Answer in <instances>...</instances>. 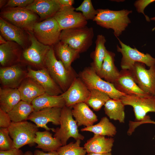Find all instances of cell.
<instances>
[{
	"label": "cell",
	"instance_id": "1",
	"mask_svg": "<svg viewBox=\"0 0 155 155\" xmlns=\"http://www.w3.org/2000/svg\"><path fill=\"white\" fill-rule=\"evenodd\" d=\"M97 10L98 13L93 21L101 27L113 30L116 37L121 35L131 22L128 15L132 13L131 10L123 9L115 11L108 9Z\"/></svg>",
	"mask_w": 155,
	"mask_h": 155
},
{
	"label": "cell",
	"instance_id": "2",
	"mask_svg": "<svg viewBox=\"0 0 155 155\" xmlns=\"http://www.w3.org/2000/svg\"><path fill=\"white\" fill-rule=\"evenodd\" d=\"M44 67L63 92L66 91L77 77L73 69L67 70L62 62L56 57L53 46H51L46 58Z\"/></svg>",
	"mask_w": 155,
	"mask_h": 155
},
{
	"label": "cell",
	"instance_id": "3",
	"mask_svg": "<svg viewBox=\"0 0 155 155\" xmlns=\"http://www.w3.org/2000/svg\"><path fill=\"white\" fill-rule=\"evenodd\" d=\"M94 36L93 28L86 26L62 30L59 39L60 41L80 53L86 51L92 45Z\"/></svg>",
	"mask_w": 155,
	"mask_h": 155
},
{
	"label": "cell",
	"instance_id": "4",
	"mask_svg": "<svg viewBox=\"0 0 155 155\" xmlns=\"http://www.w3.org/2000/svg\"><path fill=\"white\" fill-rule=\"evenodd\" d=\"M4 8L1 12V17L26 31H32L34 24L38 22V15L25 7Z\"/></svg>",
	"mask_w": 155,
	"mask_h": 155
},
{
	"label": "cell",
	"instance_id": "5",
	"mask_svg": "<svg viewBox=\"0 0 155 155\" xmlns=\"http://www.w3.org/2000/svg\"><path fill=\"white\" fill-rule=\"evenodd\" d=\"M71 107L65 106L61 109L60 119V127L55 129L54 137L61 142L63 146L67 144L70 138L75 140H83L84 136L80 133L77 122L73 118Z\"/></svg>",
	"mask_w": 155,
	"mask_h": 155
},
{
	"label": "cell",
	"instance_id": "6",
	"mask_svg": "<svg viewBox=\"0 0 155 155\" xmlns=\"http://www.w3.org/2000/svg\"><path fill=\"white\" fill-rule=\"evenodd\" d=\"M79 77L89 90H99L106 94L110 98L118 100L126 95L118 91L112 83L103 80L91 66L84 68Z\"/></svg>",
	"mask_w": 155,
	"mask_h": 155
},
{
	"label": "cell",
	"instance_id": "7",
	"mask_svg": "<svg viewBox=\"0 0 155 155\" xmlns=\"http://www.w3.org/2000/svg\"><path fill=\"white\" fill-rule=\"evenodd\" d=\"M38 128L35 124L26 121L12 122L8 129L13 141L14 148L20 149L25 145L35 143L36 133Z\"/></svg>",
	"mask_w": 155,
	"mask_h": 155
},
{
	"label": "cell",
	"instance_id": "8",
	"mask_svg": "<svg viewBox=\"0 0 155 155\" xmlns=\"http://www.w3.org/2000/svg\"><path fill=\"white\" fill-rule=\"evenodd\" d=\"M61 31L57 22L53 17L36 23L32 32L34 36L40 43L52 46L60 41Z\"/></svg>",
	"mask_w": 155,
	"mask_h": 155
},
{
	"label": "cell",
	"instance_id": "9",
	"mask_svg": "<svg viewBox=\"0 0 155 155\" xmlns=\"http://www.w3.org/2000/svg\"><path fill=\"white\" fill-rule=\"evenodd\" d=\"M118 39L121 47L117 44V51L122 55L121 62L122 69L129 70L136 62L143 63L149 67L155 65V58L150 54L141 52L135 48H132L125 44L119 38Z\"/></svg>",
	"mask_w": 155,
	"mask_h": 155
},
{
	"label": "cell",
	"instance_id": "10",
	"mask_svg": "<svg viewBox=\"0 0 155 155\" xmlns=\"http://www.w3.org/2000/svg\"><path fill=\"white\" fill-rule=\"evenodd\" d=\"M146 68L145 64L135 63L129 69L139 88L145 94L155 95V65Z\"/></svg>",
	"mask_w": 155,
	"mask_h": 155
},
{
	"label": "cell",
	"instance_id": "11",
	"mask_svg": "<svg viewBox=\"0 0 155 155\" xmlns=\"http://www.w3.org/2000/svg\"><path fill=\"white\" fill-rule=\"evenodd\" d=\"M120 99L125 106L133 107L136 121H142L148 112L155 113V95H127Z\"/></svg>",
	"mask_w": 155,
	"mask_h": 155
},
{
	"label": "cell",
	"instance_id": "12",
	"mask_svg": "<svg viewBox=\"0 0 155 155\" xmlns=\"http://www.w3.org/2000/svg\"><path fill=\"white\" fill-rule=\"evenodd\" d=\"M30 44L24 49L22 56L27 62L41 68L44 67L46 55L51 46L45 45L39 42L34 36L32 31H28Z\"/></svg>",
	"mask_w": 155,
	"mask_h": 155
},
{
	"label": "cell",
	"instance_id": "13",
	"mask_svg": "<svg viewBox=\"0 0 155 155\" xmlns=\"http://www.w3.org/2000/svg\"><path fill=\"white\" fill-rule=\"evenodd\" d=\"M72 6H62L53 17L61 30L86 26L87 21L82 13L75 11Z\"/></svg>",
	"mask_w": 155,
	"mask_h": 155
},
{
	"label": "cell",
	"instance_id": "14",
	"mask_svg": "<svg viewBox=\"0 0 155 155\" xmlns=\"http://www.w3.org/2000/svg\"><path fill=\"white\" fill-rule=\"evenodd\" d=\"M61 95L65 106L72 107L77 103L86 102L90 97V91L79 77H77L67 90Z\"/></svg>",
	"mask_w": 155,
	"mask_h": 155
},
{
	"label": "cell",
	"instance_id": "15",
	"mask_svg": "<svg viewBox=\"0 0 155 155\" xmlns=\"http://www.w3.org/2000/svg\"><path fill=\"white\" fill-rule=\"evenodd\" d=\"M1 35L7 41L15 42L24 49L30 42L28 31L18 27L2 18H0Z\"/></svg>",
	"mask_w": 155,
	"mask_h": 155
},
{
	"label": "cell",
	"instance_id": "16",
	"mask_svg": "<svg viewBox=\"0 0 155 155\" xmlns=\"http://www.w3.org/2000/svg\"><path fill=\"white\" fill-rule=\"evenodd\" d=\"M61 109L53 107L34 111L29 115L28 120L33 122L38 127L43 128L48 131L51 130L54 132L55 129L49 127L46 124L49 122H51L55 125H60Z\"/></svg>",
	"mask_w": 155,
	"mask_h": 155
},
{
	"label": "cell",
	"instance_id": "17",
	"mask_svg": "<svg viewBox=\"0 0 155 155\" xmlns=\"http://www.w3.org/2000/svg\"><path fill=\"white\" fill-rule=\"evenodd\" d=\"M27 71L17 64L12 66L1 67L0 69L1 83L4 88H18L27 78Z\"/></svg>",
	"mask_w": 155,
	"mask_h": 155
},
{
	"label": "cell",
	"instance_id": "18",
	"mask_svg": "<svg viewBox=\"0 0 155 155\" xmlns=\"http://www.w3.org/2000/svg\"><path fill=\"white\" fill-rule=\"evenodd\" d=\"M27 77L35 80L43 88L45 93L49 95L58 96L63 93L45 67L36 70L28 67Z\"/></svg>",
	"mask_w": 155,
	"mask_h": 155
},
{
	"label": "cell",
	"instance_id": "19",
	"mask_svg": "<svg viewBox=\"0 0 155 155\" xmlns=\"http://www.w3.org/2000/svg\"><path fill=\"white\" fill-rule=\"evenodd\" d=\"M62 6L58 0H34L25 8L37 14L42 21L53 17Z\"/></svg>",
	"mask_w": 155,
	"mask_h": 155
},
{
	"label": "cell",
	"instance_id": "20",
	"mask_svg": "<svg viewBox=\"0 0 155 155\" xmlns=\"http://www.w3.org/2000/svg\"><path fill=\"white\" fill-rule=\"evenodd\" d=\"M112 84L118 91L126 95L144 96L148 94L139 88L129 70H121L118 78Z\"/></svg>",
	"mask_w": 155,
	"mask_h": 155
},
{
	"label": "cell",
	"instance_id": "21",
	"mask_svg": "<svg viewBox=\"0 0 155 155\" xmlns=\"http://www.w3.org/2000/svg\"><path fill=\"white\" fill-rule=\"evenodd\" d=\"M22 48L17 43L7 41L0 45V63L2 67L12 66L19 62Z\"/></svg>",
	"mask_w": 155,
	"mask_h": 155
},
{
	"label": "cell",
	"instance_id": "22",
	"mask_svg": "<svg viewBox=\"0 0 155 155\" xmlns=\"http://www.w3.org/2000/svg\"><path fill=\"white\" fill-rule=\"evenodd\" d=\"M72 107V113L78 126L89 127L98 121L97 116L85 102L77 103Z\"/></svg>",
	"mask_w": 155,
	"mask_h": 155
},
{
	"label": "cell",
	"instance_id": "23",
	"mask_svg": "<svg viewBox=\"0 0 155 155\" xmlns=\"http://www.w3.org/2000/svg\"><path fill=\"white\" fill-rule=\"evenodd\" d=\"M21 100L31 104L32 101L45 92L41 86L34 80L27 77L18 88Z\"/></svg>",
	"mask_w": 155,
	"mask_h": 155
},
{
	"label": "cell",
	"instance_id": "24",
	"mask_svg": "<svg viewBox=\"0 0 155 155\" xmlns=\"http://www.w3.org/2000/svg\"><path fill=\"white\" fill-rule=\"evenodd\" d=\"M114 142L112 137L106 138L104 136L94 134L87 141L84 147L87 153H107L111 152Z\"/></svg>",
	"mask_w": 155,
	"mask_h": 155
},
{
	"label": "cell",
	"instance_id": "25",
	"mask_svg": "<svg viewBox=\"0 0 155 155\" xmlns=\"http://www.w3.org/2000/svg\"><path fill=\"white\" fill-rule=\"evenodd\" d=\"M115 56V53L107 50L100 70L97 73L101 78L111 83L117 80L120 74V71L114 63Z\"/></svg>",
	"mask_w": 155,
	"mask_h": 155
},
{
	"label": "cell",
	"instance_id": "26",
	"mask_svg": "<svg viewBox=\"0 0 155 155\" xmlns=\"http://www.w3.org/2000/svg\"><path fill=\"white\" fill-rule=\"evenodd\" d=\"M31 104L34 111L53 107L62 108L65 106V101L61 94L52 96L46 93L34 99Z\"/></svg>",
	"mask_w": 155,
	"mask_h": 155
},
{
	"label": "cell",
	"instance_id": "27",
	"mask_svg": "<svg viewBox=\"0 0 155 155\" xmlns=\"http://www.w3.org/2000/svg\"><path fill=\"white\" fill-rule=\"evenodd\" d=\"M21 100L18 88H0V108L8 113Z\"/></svg>",
	"mask_w": 155,
	"mask_h": 155
},
{
	"label": "cell",
	"instance_id": "28",
	"mask_svg": "<svg viewBox=\"0 0 155 155\" xmlns=\"http://www.w3.org/2000/svg\"><path fill=\"white\" fill-rule=\"evenodd\" d=\"M54 46L55 52L65 68L68 70L72 69L71 63L79 57V52L60 41Z\"/></svg>",
	"mask_w": 155,
	"mask_h": 155
},
{
	"label": "cell",
	"instance_id": "29",
	"mask_svg": "<svg viewBox=\"0 0 155 155\" xmlns=\"http://www.w3.org/2000/svg\"><path fill=\"white\" fill-rule=\"evenodd\" d=\"M34 142L37 145L36 148H41L48 152L57 151L63 146L60 141L52 136L49 131H38L36 133Z\"/></svg>",
	"mask_w": 155,
	"mask_h": 155
},
{
	"label": "cell",
	"instance_id": "30",
	"mask_svg": "<svg viewBox=\"0 0 155 155\" xmlns=\"http://www.w3.org/2000/svg\"><path fill=\"white\" fill-rule=\"evenodd\" d=\"M81 131H90L93 133L94 135L111 137L115 135L117 132L115 126L106 117H102L97 124L82 128Z\"/></svg>",
	"mask_w": 155,
	"mask_h": 155
},
{
	"label": "cell",
	"instance_id": "31",
	"mask_svg": "<svg viewBox=\"0 0 155 155\" xmlns=\"http://www.w3.org/2000/svg\"><path fill=\"white\" fill-rule=\"evenodd\" d=\"M105 114L111 119L118 121L120 123L125 122V105L120 99L110 98L104 105Z\"/></svg>",
	"mask_w": 155,
	"mask_h": 155
},
{
	"label": "cell",
	"instance_id": "32",
	"mask_svg": "<svg viewBox=\"0 0 155 155\" xmlns=\"http://www.w3.org/2000/svg\"><path fill=\"white\" fill-rule=\"evenodd\" d=\"M106 42L104 36L101 34L97 35L95 49L92 54L93 62L91 64V66L96 73L100 71L107 50L105 46Z\"/></svg>",
	"mask_w": 155,
	"mask_h": 155
},
{
	"label": "cell",
	"instance_id": "33",
	"mask_svg": "<svg viewBox=\"0 0 155 155\" xmlns=\"http://www.w3.org/2000/svg\"><path fill=\"white\" fill-rule=\"evenodd\" d=\"M34 111L31 104L21 100L7 113L12 122H18L28 120Z\"/></svg>",
	"mask_w": 155,
	"mask_h": 155
},
{
	"label": "cell",
	"instance_id": "34",
	"mask_svg": "<svg viewBox=\"0 0 155 155\" xmlns=\"http://www.w3.org/2000/svg\"><path fill=\"white\" fill-rule=\"evenodd\" d=\"M89 90L90 95L85 103L94 110L98 111L110 98L106 94L99 90L94 89Z\"/></svg>",
	"mask_w": 155,
	"mask_h": 155
},
{
	"label": "cell",
	"instance_id": "35",
	"mask_svg": "<svg viewBox=\"0 0 155 155\" xmlns=\"http://www.w3.org/2000/svg\"><path fill=\"white\" fill-rule=\"evenodd\" d=\"M81 140H76L60 147L57 151L59 155H86V151L80 146Z\"/></svg>",
	"mask_w": 155,
	"mask_h": 155
},
{
	"label": "cell",
	"instance_id": "36",
	"mask_svg": "<svg viewBox=\"0 0 155 155\" xmlns=\"http://www.w3.org/2000/svg\"><path fill=\"white\" fill-rule=\"evenodd\" d=\"M76 11H80L87 21L93 20L97 15L98 11L94 8L90 0H84L81 4L75 9Z\"/></svg>",
	"mask_w": 155,
	"mask_h": 155
},
{
	"label": "cell",
	"instance_id": "37",
	"mask_svg": "<svg viewBox=\"0 0 155 155\" xmlns=\"http://www.w3.org/2000/svg\"><path fill=\"white\" fill-rule=\"evenodd\" d=\"M13 148V141L11 138L8 128H0V150L7 151Z\"/></svg>",
	"mask_w": 155,
	"mask_h": 155
},
{
	"label": "cell",
	"instance_id": "38",
	"mask_svg": "<svg viewBox=\"0 0 155 155\" xmlns=\"http://www.w3.org/2000/svg\"><path fill=\"white\" fill-rule=\"evenodd\" d=\"M154 1H155V0H138L135 1L134 3V5L138 13H142L148 22H150V20L148 16L145 14L144 10L147 6Z\"/></svg>",
	"mask_w": 155,
	"mask_h": 155
},
{
	"label": "cell",
	"instance_id": "39",
	"mask_svg": "<svg viewBox=\"0 0 155 155\" xmlns=\"http://www.w3.org/2000/svg\"><path fill=\"white\" fill-rule=\"evenodd\" d=\"M34 0H9L7 1L3 8L26 7L32 3Z\"/></svg>",
	"mask_w": 155,
	"mask_h": 155
},
{
	"label": "cell",
	"instance_id": "40",
	"mask_svg": "<svg viewBox=\"0 0 155 155\" xmlns=\"http://www.w3.org/2000/svg\"><path fill=\"white\" fill-rule=\"evenodd\" d=\"M12 121L7 113L0 108V128H8Z\"/></svg>",
	"mask_w": 155,
	"mask_h": 155
},
{
	"label": "cell",
	"instance_id": "41",
	"mask_svg": "<svg viewBox=\"0 0 155 155\" xmlns=\"http://www.w3.org/2000/svg\"><path fill=\"white\" fill-rule=\"evenodd\" d=\"M23 154L20 149L13 148L8 150L0 151V155H23Z\"/></svg>",
	"mask_w": 155,
	"mask_h": 155
},
{
	"label": "cell",
	"instance_id": "42",
	"mask_svg": "<svg viewBox=\"0 0 155 155\" xmlns=\"http://www.w3.org/2000/svg\"><path fill=\"white\" fill-rule=\"evenodd\" d=\"M145 123H151L155 124V121L150 119L149 116L146 115L142 121H136L135 123V125L136 127L141 124Z\"/></svg>",
	"mask_w": 155,
	"mask_h": 155
},
{
	"label": "cell",
	"instance_id": "43",
	"mask_svg": "<svg viewBox=\"0 0 155 155\" xmlns=\"http://www.w3.org/2000/svg\"><path fill=\"white\" fill-rule=\"evenodd\" d=\"M34 155H59L57 151H54L45 152L39 150H36L34 152Z\"/></svg>",
	"mask_w": 155,
	"mask_h": 155
},
{
	"label": "cell",
	"instance_id": "44",
	"mask_svg": "<svg viewBox=\"0 0 155 155\" xmlns=\"http://www.w3.org/2000/svg\"><path fill=\"white\" fill-rule=\"evenodd\" d=\"M62 6H71L73 4L74 1L73 0H58Z\"/></svg>",
	"mask_w": 155,
	"mask_h": 155
},
{
	"label": "cell",
	"instance_id": "45",
	"mask_svg": "<svg viewBox=\"0 0 155 155\" xmlns=\"http://www.w3.org/2000/svg\"><path fill=\"white\" fill-rule=\"evenodd\" d=\"M86 155H112L111 152L105 153H88Z\"/></svg>",
	"mask_w": 155,
	"mask_h": 155
},
{
	"label": "cell",
	"instance_id": "46",
	"mask_svg": "<svg viewBox=\"0 0 155 155\" xmlns=\"http://www.w3.org/2000/svg\"><path fill=\"white\" fill-rule=\"evenodd\" d=\"M7 41L1 35H0V45L5 44Z\"/></svg>",
	"mask_w": 155,
	"mask_h": 155
},
{
	"label": "cell",
	"instance_id": "47",
	"mask_svg": "<svg viewBox=\"0 0 155 155\" xmlns=\"http://www.w3.org/2000/svg\"><path fill=\"white\" fill-rule=\"evenodd\" d=\"M6 1L0 0V8H2V7H3L5 5L6 3Z\"/></svg>",
	"mask_w": 155,
	"mask_h": 155
},
{
	"label": "cell",
	"instance_id": "48",
	"mask_svg": "<svg viewBox=\"0 0 155 155\" xmlns=\"http://www.w3.org/2000/svg\"><path fill=\"white\" fill-rule=\"evenodd\" d=\"M23 155H33L32 152L30 151H27L23 154Z\"/></svg>",
	"mask_w": 155,
	"mask_h": 155
},
{
	"label": "cell",
	"instance_id": "49",
	"mask_svg": "<svg viewBox=\"0 0 155 155\" xmlns=\"http://www.w3.org/2000/svg\"><path fill=\"white\" fill-rule=\"evenodd\" d=\"M150 20H152L155 21V16L152 17V18H150Z\"/></svg>",
	"mask_w": 155,
	"mask_h": 155
}]
</instances>
